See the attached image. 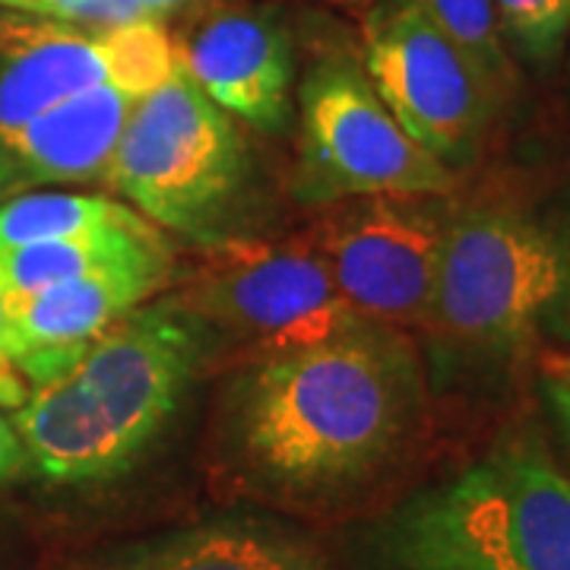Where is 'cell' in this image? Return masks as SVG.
Masks as SVG:
<instances>
[{
    "label": "cell",
    "mask_w": 570,
    "mask_h": 570,
    "mask_svg": "<svg viewBox=\"0 0 570 570\" xmlns=\"http://www.w3.org/2000/svg\"><path fill=\"white\" fill-rule=\"evenodd\" d=\"M422 400L425 374L406 330L362 321L254 358L228 390L225 434L257 485L324 498L387 466L419 422Z\"/></svg>",
    "instance_id": "obj_1"
},
{
    "label": "cell",
    "mask_w": 570,
    "mask_h": 570,
    "mask_svg": "<svg viewBox=\"0 0 570 570\" xmlns=\"http://www.w3.org/2000/svg\"><path fill=\"white\" fill-rule=\"evenodd\" d=\"M206 343L204 326L171 298L127 311L80 365L32 390L13 412L26 463L55 485L124 475L175 415Z\"/></svg>",
    "instance_id": "obj_2"
},
{
    "label": "cell",
    "mask_w": 570,
    "mask_h": 570,
    "mask_svg": "<svg viewBox=\"0 0 570 570\" xmlns=\"http://www.w3.org/2000/svg\"><path fill=\"white\" fill-rule=\"evenodd\" d=\"M396 570H570V479L542 450L501 448L384 523Z\"/></svg>",
    "instance_id": "obj_3"
},
{
    "label": "cell",
    "mask_w": 570,
    "mask_h": 570,
    "mask_svg": "<svg viewBox=\"0 0 570 570\" xmlns=\"http://www.w3.org/2000/svg\"><path fill=\"white\" fill-rule=\"evenodd\" d=\"M105 175L142 219L219 245L245 197L250 156L228 111L178 63L137 99Z\"/></svg>",
    "instance_id": "obj_4"
},
{
    "label": "cell",
    "mask_w": 570,
    "mask_h": 570,
    "mask_svg": "<svg viewBox=\"0 0 570 570\" xmlns=\"http://www.w3.org/2000/svg\"><path fill=\"white\" fill-rule=\"evenodd\" d=\"M570 283L568 245L508 209L450 219L428 326L472 352H510Z\"/></svg>",
    "instance_id": "obj_5"
},
{
    "label": "cell",
    "mask_w": 570,
    "mask_h": 570,
    "mask_svg": "<svg viewBox=\"0 0 570 570\" xmlns=\"http://www.w3.org/2000/svg\"><path fill=\"white\" fill-rule=\"evenodd\" d=\"M302 130L292 187L311 206L374 194L444 197L453 171L425 153L381 102L365 67L333 55L317 63L298 92Z\"/></svg>",
    "instance_id": "obj_6"
},
{
    "label": "cell",
    "mask_w": 570,
    "mask_h": 570,
    "mask_svg": "<svg viewBox=\"0 0 570 570\" xmlns=\"http://www.w3.org/2000/svg\"><path fill=\"white\" fill-rule=\"evenodd\" d=\"M209 333L245 343L254 358L336 336L365 317L352 311L317 250L254 242L206 245L171 298Z\"/></svg>",
    "instance_id": "obj_7"
},
{
    "label": "cell",
    "mask_w": 570,
    "mask_h": 570,
    "mask_svg": "<svg viewBox=\"0 0 570 570\" xmlns=\"http://www.w3.org/2000/svg\"><path fill=\"white\" fill-rule=\"evenodd\" d=\"M450 209L431 194H374L343 200L311 232L340 295L365 321L422 326L450 228Z\"/></svg>",
    "instance_id": "obj_8"
},
{
    "label": "cell",
    "mask_w": 570,
    "mask_h": 570,
    "mask_svg": "<svg viewBox=\"0 0 570 570\" xmlns=\"http://www.w3.org/2000/svg\"><path fill=\"white\" fill-rule=\"evenodd\" d=\"M178 63L181 48L156 20L86 29L0 7V140L99 82H115L142 99Z\"/></svg>",
    "instance_id": "obj_9"
},
{
    "label": "cell",
    "mask_w": 570,
    "mask_h": 570,
    "mask_svg": "<svg viewBox=\"0 0 570 570\" xmlns=\"http://www.w3.org/2000/svg\"><path fill=\"white\" fill-rule=\"evenodd\" d=\"M365 73L409 140L448 168L472 156L498 105L466 55L412 0H377L367 10Z\"/></svg>",
    "instance_id": "obj_10"
},
{
    "label": "cell",
    "mask_w": 570,
    "mask_h": 570,
    "mask_svg": "<svg viewBox=\"0 0 570 570\" xmlns=\"http://www.w3.org/2000/svg\"><path fill=\"white\" fill-rule=\"evenodd\" d=\"M175 273V257L108 266L36 295L7 298L10 355L29 381L45 387L70 374L115 321L146 305Z\"/></svg>",
    "instance_id": "obj_11"
},
{
    "label": "cell",
    "mask_w": 570,
    "mask_h": 570,
    "mask_svg": "<svg viewBox=\"0 0 570 570\" xmlns=\"http://www.w3.org/2000/svg\"><path fill=\"white\" fill-rule=\"evenodd\" d=\"M181 63L228 115L257 130H279L285 124L292 48L276 20L242 10L213 17L181 48Z\"/></svg>",
    "instance_id": "obj_12"
},
{
    "label": "cell",
    "mask_w": 570,
    "mask_h": 570,
    "mask_svg": "<svg viewBox=\"0 0 570 570\" xmlns=\"http://www.w3.org/2000/svg\"><path fill=\"white\" fill-rule=\"evenodd\" d=\"M140 96L99 82L45 108L3 142L22 165L29 184L89 181L102 175Z\"/></svg>",
    "instance_id": "obj_13"
},
{
    "label": "cell",
    "mask_w": 570,
    "mask_h": 570,
    "mask_svg": "<svg viewBox=\"0 0 570 570\" xmlns=\"http://www.w3.org/2000/svg\"><path fill=\"white\" fill-rule=\"evenodd\" d=\"M298 546L254 520H216L111 546L63 570H279Z\"/></svg>",
    "instance_id": "obj_14"
},
{
    "label": "cell",
    "mask_w": 570,
    "mask_h": 570,
    "mask_svg": "<svg viewBox=\"0 0 570 570\" xmlns=\"http://www.w3.org/2000/svg\"><path fill=\"white\" fill-rule=\"evenodd\" d=\"M175 257L159 225L149 219L70 242L48 245H0V292L3 298L36 295L41 288L70 283L108 266Z\"/></svg>",
    "instance_id": "obj_15"
},
{
    "label": "cell",
    "mask_w": 570,
    "mask_h": 570,
    "mask_svg": "<svg viewBox=\"0 0 570 570\" xmlns=\"http://www.w3.org/2000/svg\"><path fill=\"white\" fill-rule=\"evenodd\" d=\"M140 223L134 209L96 194H17L0 204V245L70 242Z\"/></svg>",
    "instance_id": "obj_16"
},
{
    "label": "cell",
    "mask_w": 570,
    "mask_h": 570,
    "mask_svg": "<svg viewBox=\"0 0 570 570\" xmlns=\"http://www.w3.org/2000/svg\"><path fill=\"white\" fill-rule=\"evenodd\" d=\"M412 3L466 55L472 70L491 92V99L501 102L513 86V67L501 41L494 3L491 0H412Z\"/></svg>",
    "instance_id": "obj_17"
},
{
    "label": "cell",
    "mask_w": 570,
    "mask_h": 570,
    "mask_svg": "<svg viewBox=\"0 0 570 570\" xmlns=\"http://www.w3.org/2000/svg\"><path fill=\"white\" fill-rule=\"evenodd\" d=\"M498 20L532 55H551L570 29V0H491Z\"/></svg>",
    "instance_id": "obj_18"
},
{
    "label": "cell",
    "mask_w": 570,
    "mask_h": 570,
    "mask_svg": "<svg viewBox=\"0 0 570 570\" xmlns=\"http://www.w3.org/2000/svg\"><path fill=\"white\" fill-rule=\"evenodd\" d=\"M29 381L20 374V367L10 355V324H7V298L0 292V409H17L29 400Z\"/></svg>",
    "instance_id": "obj_19"
},
{
    "label": "cell",
    "mask_w": 570,
    "mask_h": 570,
    "mask_svg": "<svg viewBox=\"0 0 570 570\" xmlns=\"http://www.w3.org/2000/svg\"><path fill=\"white\" fill-rule=\"evenodd\" d=\"M22 466H26V450H22L20 434L0 409V485H7Z\"/></svg>",
    "instance_id": "obj_20"
},
{
    "label": "cell",
    "mask_w": 570,
    "mask_h": 570,
    "mask_svg": "<svg viewBox=\"0 0 570 570\" xmlns=\"http://www.w3.org/2000/svg\"><path fill=\"white\" fill-rule=\"evenodd\" d=\"M26 187H29V178H26L22 165L10 153V146L0 140V204H7L10 197H17Z\"/></svg>",
    "instance_id": "obj_21"
},
{
    "label": "cell",
    "mask_w": 570,
    "mask_h": 570,
    "mask_svg": "<svg viewBox=\"0 0 570 570\" xmlns=\"http://www.w3.org/2000/svg\"><path fill=\"white\" fill-rule=\"evenodd\" d=\"M279 570H333V568L326 564L324 554H317V551L307 549V546H298V549L292 551V558H288Z\"/></svg>",
    "instance_id": "obj_22"
},
{
    "label": "cell",
    "mask_w": 570,
    "mask_h": 570,
    "mask_svg": "<svg viewBox=\"0 0 570 570\" xmlns=\"http://www.w3.org/2000/svg\"><path fill=\"white\" fill-rule=\"evenodd\" d=\"M146 3V13H149V20H165V17H171L175 10H181L187 7L190 0H142Z\"/></svg>",
    "instance_id": "obj_23"
},
{
    "label": "cell",
    "mask_w": 570,
    "mask_h": 570,
    "mask_svg": "<svg viewBox=\"0 0 570 570\" xmlns=\"http://www.w3.org/2000/svg\"><path fill=\"white\" fill-rule=\"evenodd\" d=\"M551 400H554V409H558L561 422L570 428V387L558 384V381H551Z\"/></svg>",
    "instance_id": "obj_24"
},
{
    "label": "cell",
    "mask_w": 570,
    "mask_h": 570,
    "mask_svg": "<svg viewBox=\"0 0 570 570\" xmlns=\"http://www.w3.org/2000/svg\"><path fill=\"white\" fill-rule=\"evenodd\" d=\"M546 365H549V374H554L558 384L570 387V355H549Z\"/></svg>",
    "instance_id": "obj_25"
}]
</instances>
